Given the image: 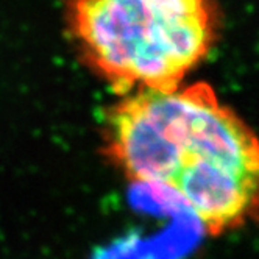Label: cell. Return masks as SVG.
I'll return each mask as SVG.
<instances>
[{"label": "cell", "instance_id": "1", "mask_svg": "<svg viewBox=\"0 0 259 259\" xmlns=\"http://www.w3.org/2000/svg\"><path fill=\"white\" fill-rule=\"evenodd\" d=\"M103 141L130 181L174 191L208 234L259 222V138L211 86L125 96Z\"/></svg>", "mask_w": 259, "mask_h": 259}, {"label": "cell", "instance_id": "2", "mask_svg": "<svg viewBox=\"0 0 259 259\" xmlns=\"http://www.w3.org/2000/svg\"><path fill=\"white\" fill-rule=\"evenodd\" d=\"M70 27L88 64L128 96L181 86L219 22L214 0H73Z\"/></svg>", "mask_w": 259, "mask_h": 259}]
</instances>
